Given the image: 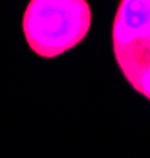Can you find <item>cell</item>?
<instances>
[{
  "label": "cell",
  "mask_w": 150,
  "mask_h": 158,
  "mask_svg": "<svg viewBox=\"0 0 150 158\" xmlns=\"http://www.w3.org/2000/svg\"><path fill=\"white\" fill-rule=\"evenodd\" d=\"M92 25L85 0H32L22 16V32L38 57L56 59L76 48Z\"/></svg>",
  "instance_id": "1"
},
{
  "label": "cell",
  "mask_w": 150,
  "mask_h": 158,
  "mask_svg": "<svg viewBox=\"0 0 150 158\" xmlns=\"http://www.w3.org/2000/svg\"><path fill=\"white\" fill-rule=\"evenodd\" d=\"M119 68L139 95L150 100V0H122L112 22Z\"/></svg>",
  "instance_id": "2"
}]
</instances>
